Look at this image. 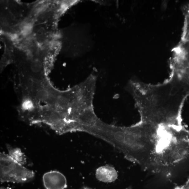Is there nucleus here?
Returning a JSON list of instances; mask_svg holds the SVG:
<instances>
[{
    "label": "nucleus",
    "instance_id": "6",
    "mask_svg": "<svg viewBox=\"0 0 189 189\" xmlns=\"http://www.w3.org/2000/svg\"><path fill=\"white\" fill-rule=\"evenodd\" d=\"M95 176L99 181L111 183L116 181L118 178V174L114 167L109 165H106L97 169Z\"/></svg>",
    "mask_w": 189,
    "mask_h": 189
},
{
    "label": "nucleus",
    "instance_id": "4",
    "mask_svg": "<svg viewBox=\"0 0 189 189\" xmlns=\"http://www.w3.org/2000/svg\"><path fill=\"white\" fill-rule=\"evenodd\" d=\"M35 173L14 161L8 154H0V181L2 183L29 182L34 178Z\"/></svg>",
    "mask_w": 189,
    "mask_h": 189
},
{
    "label": "nucleus",
    "instance_id": "2",
    "mask_svg": "<svg viewBox=\"0 0 189 189\" xmlns=\"http://www.w3.org/2000/svg\"><path fill=\"white\" fill-rule=\"evenodd\" d=\"M161 134L160 127L141 121L128 127L111 124L107 142L143 170L155 172L159 171L156 158Z\"/></svg>",
    "mask_w": 189,
    "mask_h": 189
},
{
    "label": "nucleus",
    "instance_id": "3",
    "mask_svg": "<svg viewBox=\"0 0 189 189\" xmlns=\"http://www.w3.org/2000/svg\"><path fill=\"white\" fill-rule=\"evenodd\" d=\"M189 157V138L184 132L174 134L157 154L156 162L160 170L162 167L173 165Z\"/></svg>",
    "mask_w": 189,
    "mask_h": 189
},
{
    "label": "nucleus",
    "instance_id": "10",
    "mask_svg": "<svg viewBox=\"0 0 189 189\" xmlns=\"http://www.w3.org/2000/svg\"><path fill=\"white\" fill-rule=\"evenodd\" d=\"M83 189L82 188H81V189Z\"/></svg>",
    "mask_w": 189,
    "mask_h": 189
},
{
    "label": "nucleus",
    "instance_id": "9",
    "mask_svg": "<svg viewBox=\"0 0 189 189\" xmlns=\"http://www.w3.org/2000/svg\"><path fill=\"white\" fill-rule=\"evenodd\" d=\"M0 189H11V188L8 187H1Z\"/></svg>",
    "mask_w": 189,
    "mask_h": 189
},
{
    "label": "nucleus",
    "instance_id": "7",
    "mask_svg": "<svg viewBox=\"0 0 189 189\" xmlns=\"http://www.w3.org/2000/svg\"><path fill=\"white\" fill-rule=\"evenodd\" d=\"M7 147L8 156L14 161L23 165L26 164L27 158L20 148H14L9 145H7Z\"/></svg>",
    "mask_w": 189,
    "mask_h": 189
},
{
    "label": "nucleus",
    "instance_id": "8",
    "mask_svg": "<svg viewBox=\"0 0 189 189\" xmlns=\"http://www.w3.org/2000/svg\"><path fill=\"white\" fill-rule=\"evenodd\" d=\"M36 97L38 99L44 101L48 98V97H49V94L46 90L44 89L41 90L37 91Z\"/></svg>",
    "mask_w": 189,
    "mask_h": 189
},
{
    "label": "nucleus",
    "instance_id": "1",
    "mask_svg": "<svg viewBox=\"0 0 189 189\" xmlns=\"http://www.w3.org/2000/svg\"><path fill=\"white\" fill-rule=\"evenodd\" d=\"M184 83L175 70L171 78L162 84L151 85L131 80L128 89L135 101L140 121L158 127H182L180 108L188 92Z\"/></svg>",
    "mask_w": 189,
    "mask_h": 189
},
{
    "label": "nucleus",
    "instance_id": "5",
    "mask_svg": "<svg viewBox=\"0 0 189 189\" xmlns=\"http://www.w3.org/2000/svg\"><path fill=\"white\" fill-rule=\"evenodd\" d=\"M42 179L46 189H65L67 187L65 176L58 171H51L45 173Z\"/></svg>",
    "mask_w": 189,
    "mask_h": 189
}]
</instances>
